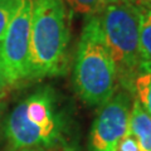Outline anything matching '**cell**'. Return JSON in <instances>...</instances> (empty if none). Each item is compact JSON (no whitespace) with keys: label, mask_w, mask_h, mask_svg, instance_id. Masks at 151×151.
Returning a JSON list of instances; mask_svg holds the SVG:
<instances>
[{"label":"cell","mask_w":151,"mask_h":151,"mask_svg":"<svg viewBox=\"0 0 151 151\" xmlns=\"http://www.w3.org/2000/svg\"><path fill=\"white\" fill-rule=\"evenodd\" d=\"M131 91L135 94L134 98L151 116V62H141L135 73Z\"/></svg>","instance_id":"ba28073f"},{"label":"cell","mask_w":151,"mask_h":151,"mask_svg":"<svg viewBox=\"0 0 151 151\" xmlns=\"http://www.w3.org/2000/svg\"><path fill=\"white\" fill-rule=\"evenodd\" d=\"M32 1L22 0L0 42V58L9 86L29 79V48H30Z\"/></svg>","instance_id":"5b68a950"},{"label":"cell","mask_w":151,"mask_h":151,"mask_svg":"<svg viewBox=\"0 0 151 151\" xmlns=\"http://www.w3.org/2000/svg\"><path fill=\"white\" fill-rule=\"evenodd\" d=\"M63 1L76 13L91 17L100 15L111 0H63Z\"/></svg>","instance_id":"30bf717a"},{"label":"cell","mask_w":151,"mask_h":151,"mask_svg":"<svg viewBox=\"0 0 151 151\" xmlns=\"http://www.w3.org/2000/svg\"><path fill=\"white\" fill-rule=\"evenodd\" d=\"M141 13L142 8L130 0H111L98 15L106 45L117 68V79L126 91H131L135 73L142 62Z\"/></svg>","instance_id":"3957f363"},{"label":"cell","mask_w":151,"mask_h":151,"mask_svg":"<svg viewBox=\"0 0 151 151\" xmlns=\"http://www.w3.org/2000/svg\"><path fill=\"white\" fill-rule=\"evenodd\" d=\"M22 151H48L45 147H35V149H28V150H22Z\"/></svg>","instance_id":"9a60e30c"},{"label":"cell","mask_w":151,"mask_h":151,"mask_svg":"<svg viewBox=\"0 0 151 151\" xmlns=\"http://www.w3.org/2000/svg\"><path fill=\"white\" fill-rule=\"evenodd\" d=\"M20 3L22 0H0V42L5 35V32L20 6Z\"/></svg>","instance_id":"8fae6325"},{"label":"cell","mask_w":151,"mask_h":151,"mask_svg":"<svg viewBox=\"0 0 151 151\" xmlns=\"http://www.w3.org/2000/svg\"><path fill=\"white\" fill-rule=\"evenodd\" d=\"M115 151H140V147L134 135L130 131H127V134L117 144Z\"/></svg>","instance_id":"7c38bea8"},{"label":"cell","mask_w":151,"mask_h":151,"mask_svg":"<svg viewBox=\"0 0 151 151\" xmlns=\"http://www.w3.org/2000/svg\"><path fill=\"white\" fill-rule=\"evenodd\" d=\"M73 79L83 102L101 106L115 94L117 68L106 45L100 17H86L74 59Z\"/></svg>","instance_id":"7a4b0ae2"},{"label":"cell","mask_w":151,"mask_h":151,"mask_svg":"<svg viewBox=\"0 0 151 151\" xmlns=\"http://www.w3.org/2000/svg\"><path fill=\"white\" fill-rule=\"evenodd\" d=\"M5 134L14 149L49 147L60 140L62 120L53 92L40 88L18 103L8 117Z\"/></svg>","instance_id":"277c9868"},{"label":"cell","mask_w":151,"mask_h":151,"mask_svg":"<svg viewBox=\"0 0 151 151\" xmlns=\"http://www.w3.org/2000/svg\"><path fill=\"white\" fill-rule=\"evenodd\" d=\"M8 86H9V84H8L6 77H5V72H4V67H3V63H1V58H0V92H1L4 88H6Z\"/></svg>","instance_id":"4fadbf2b"},{"label":"cell","mask_w":151,"mask_h":151,"mask_svg":"<svg viewBox=\"0 0 151 151\" xmlns=\"http://www.w3.org/2000/svg\"><path fill=\"white\" fill-rule=\"evenodd\" d=\"M29 79L63 74L68 63L69 15L63 0H30Z\"/></svg>","instance_id":"6da1fadb"},{"label":"cell","mask_w":151,"mask_h":151,"mask_svg":"<svg viewBox=\"0 0 151 151\" xmlns=\"http://www.w3.org/2000/svg\"><path fill=\"white\" fill-rule=\"evenodd\" d=\"M131 98L127 91L115 93L100 107L91 131V151H115L129 131Z\"/></svg>","instance_id":"8992f818"},{"label":"cell","mask_w":151,"mask_h":151,"mask_svg":"<svg viewBox=\"0 0 151 151\" xmlns=\"http://www.w3.org/2000/svg\"><path fill=\"white\" fill-rule=\"evenodd\" d=\"M141 8H151V0H130Z\"/></svg>","instance_id":"5bb4252c"},{"label":"cell","mask_w":151,"mask_h":151,"mask_svg":"<svg viewBox=\"0 0 151 151\" xmlns=\"http://www.w3.org/2000/svg\"><path fill=\"white\" fill-rule=\"evenodd\" d=\"M129 131L137 141L140 151H151V116L135 98L131 105Z\"/></svg>","instance_id":"52a82bcc"},{"label":"cell","mask_w":151,"mask_h":151,"mask_svg":"<svg viewBox=\"0 0 151 151\" xmlns=\"http://www.w3.org/2000/svg\"><path fill=\"white\" fill-rule=\"evenodd\" d=\"M140 49L142 60L151 62V8H142L141 13Z\"/></svg>","instance_id":"9c48e42d"}]
</instances>
